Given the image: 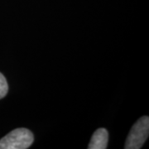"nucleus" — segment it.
Masks as SVG:
<instances>
[{
	"instance_id": "nucleus-4",
	"label": "nucleus",
	"mask_w": 149,
	"mask_h": 149,
	"mask_svg": "<svg viewBox=\"0 0 149 149\" xmlns=\"http://www.w3.org/2000/svg\"><path fill=\"white\" fill-rule=\"evenodd\" d=\"M8 91V85L4 75L0 73V100L5 97Z\"/></svg>"
},
{
	"instance_id": "nucleus-2",
	"label": "nucleus",
	"mask_w": 149,
	"mask_h": 149,
	"mask_svg": "<svg viewBox=\"0 0 149 149\" xmlns=\"http://www.w3.org/2000/svg\"><path fill=\"white\" fill-rule=\"evenodd\" d=\"M148 135L149 118L143 116L133 124L126 139L124 148L140 149L148 139Z\"/></svg>"
},
{
	"instance_id": "nucleus-1",
	"label": "nucleus",
	"mask_w": 149,
	"mask_h": 149,
	"mask_svg": "<svg viewBox=\"0 0 149 149\" xmlns=\"http://www.w3.org/2000/svg\"><path fill=\"white\" fill-rule=\"evenodd\" d=\"M34 141L32 133L27 128H16L0 139V149H27Z\"/></svg>"
},
{
	"instance_id": "nucleus-3",
	"label": "nucleus",
	"mask_w": 149,
	"mask_h": 149,
	"mask_svg": "<svg viewBox=\"0 0 149 149\" xmlns=\"http://www.w3.org/2000/svg\"><path fill=\"white\" fill-rule=\"evenodd\" d=\"M109 140V133L105 128L97 129L92 135L91 143L88 146L89 149H105L107 148Z\"/></svg>"
}]
</instances>
